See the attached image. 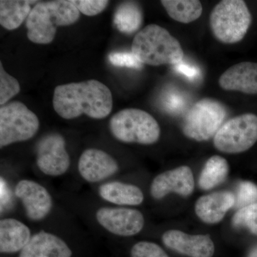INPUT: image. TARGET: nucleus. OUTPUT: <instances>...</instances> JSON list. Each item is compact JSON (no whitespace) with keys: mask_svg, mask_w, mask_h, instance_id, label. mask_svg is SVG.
Wrapping results in <instances>:
<instances>
[{"mask_svg":"<svg viewBox=\"0 0 257 257\" xmlns=\"http://www.w3.org/2000/svg\"><path fill=\"white\" fill-rule=\"evenodd\" d=\"M114 23L121 33L132 35L138 32L143 23L141 7L134 2L121 3L115 12Z\"/></svg>","mask_w":257,"mask_h":257,"instance_id":"nucleus-21","label":"nucleus"},{"mask_svg":"<svg viewBox=\"0 0 257 257\" xmlns=\"http://www.w3.org/2000/svg\"><path fill=\"white\" fill-rule=\"evenodd\" d=\"M167 248L189 257H212L214 244L209 235H190L179 230H170L162 235Z\"/></svg>","mask_w":257,"mask_h":257,"instance_id":"nucleus-14","label":"nucleus"},{"mask_svg":"<svg viewBox=\"0 0 257 257\" xmlns=\"http://www.w3.org/2000/svg\"><path fill=\"white\" fill-rule=\"evenodd\" d=\"M36 163L39 170L50 177H60L68 171L70 157L62 135L49 134L40 140L37 145Z\"/></svg>","mask_w":257,"mask_h":257,"instance_id":"nucleus-9","label":"nucleus"},{"mask_svg":"<svg viewBox=\"0 0 257 257\" xmlns=\"http://www.w3.org/2000/svg\"><path fill=\"white\" fill-rule=\"evenodd\" d=\"M132 52L144 64L176 65L183 61L180 43L168 30L160 25H149L135 36Z\"/></svg>","mask_w":257,"mask_h":257,"instance_id":"nucleus-3","label":"nucleus"},{"mask_svg":"<svg viewBox=\"0 0 257 257\" xmlns=\"http://www.w3.org/2000/svg\"><path fill=\"white\" fill-rule=\"evenodd\" d=\"M80 14L72 1L37 3L26 20L28 39L33 43L48 45L55 39L57 28L77 23Z\"/></svg>","mask_w":257,"mask_h":257,"instance_id":"nucleus-2","label":"nucleus"},{"mask_svg":"<svg viewBox=\"0 0 257 257\" xmlns=\"http://www.w3.org/2000/svg\"><path fill=\"white\" fill-rule=\"evenodd\" d=\"M72 255V250L62 238L42 230L32 236L19 257H71Z\"/></svg>","mask_w":257,"mask_h":257,"instance_id":"nucleus-16","label":"nucleus"},{"mask_svg":"<svg viewBox=\"0 0 257 257\" xmlns=\"http://www.w3.org/2000/svg\"><path fill=\"white\" fill-rule=\"evenodd\" d=\"M98 194L105 202L120 207L140 205L145 199L143 191L138 186L119 181L101 184Z\"/></svg>","mask_w":257,"mask_h":257,"instance_id":"nucleus-19","label":"nucleus"},{"mask_svg":"<svg viewBox=\"0 0 257 257\" xmlns=\"http://www.w3.org/2000/svg\"><path fill=\"white\" fill-rule=\"evenodd\" d=\"M251 23V13L242 0H223L214 7L209 17L213 35L226 45L241 41Z\"/></svg>","mask_w":257,"mask_h":257,"instance_id":"nucleus-4","label":"nucleus"},{"mask_svg":"<svg viewBox=\"0 0 257 257\" xmlns=\"http://www.w3.org/2000/svg\"><path fill=\"white\" fill-rule=\"evenodd\" d=\"M226 116L227 109L220 101L211 98L201 99L184 115L182 132L191 140L208 141L224 124Z\"/></svg>","mask_w":257,"mask_h":257,"instance_id":"nucleus-6","label":"nucleus"},{"mask_svg":"<svg viewBox=\"0 0 257 257\" xmlns=\"http://www.w3.org/2000/svg\"><path fill=\"white\" fill-rule=\"evenodd\" d=\"M31 230L23 221L15 218L0 221V251L13 253L21 251L32 238Z\"/></svg>","mask_w":257,"mask_h":257,"instance_id":"nucleus-18","label":"nucleus"},{"mask_svg":"<svg viewBox=\"0 0 257 257\" xmlns=\"http://www.w3.org/2000/svg\"><path fill=\"white\" fill-rule=\"evenodd\" d=\"M96 220L103 229L119 236L139 234L145 226L141 211L124 207H103L95 213Z\"/></svg>","mask_w":257,"mask_h":257,"instance_id":"nucleus-10","label":"nucleus"},{"mask_svg":"<svg viewBox=\"0 0 257 257\" xmlns=\"http://www.w3.org/2000/svg\"><path fill=\"white\" fill-rule=\"evenodd\" d=\"M219 84L224 90L257 94V63L243 62L231 66L221 74Z\"/></svg>","mask_w":257,"mask_h":257,"instance_id":"nucleus-15","label":"nucleus"},{"mask_svg":"<svg viewBox=\"0 0 257 257\" xmlns=\"http://www.w3.org/2000/svg\"><path fill=\"white\" fill-rule=\"evenodd\" d=\"M231 222L234 227L246 228L257 236V203L239 209Z\"/></svg>","mask_w":257,"mask_h":257,"instance_id":"nucleus-24","label":"nucleus"},{"mask_svg":"<svg viewBox=\"0 0 257 257\" xmlns=\"http://www.w3.org/2000/svg\"><path fill=\"white\" fill-rule=\"evenodd\" d=\"M109 130L118 141L145 145L156 143L161 134L160 125L151 114L134 108L116 113L109 121Z\"/></svg>","mask_w":257,"mask_h":257,"instance_id":"nucleus-5","label":"nucleus"},{"mask_svg":"<svg viewBox=\"0 0 257 257\" xmlns=\"http://www.w3.org/2000/svg\"><path fill=\"white\" fill-rule=\"evenodd\" d=\"M161 3L169 16L179 23H192L202 14V5L198 0H162Z\"/></svg>","mask_w":257,"mask_h":257,"instance_id":"nucleus-22","label":"nucleus"},{"mask_svg":"<svg viewBox=\"0 0 257 257\" xmlns=\"http://www.w3.org/2000/svg\"><path fill=\"white\" fill-rule=\"evenodd\" d=\"M132 257H170L157 243L143 241L135 243L131 249Z\"/></svg>","mask_w":257,"mask_h":257,"instance_id":"nucleus-27","label":"nucleus"},{"mask_svg":"<svg viewBox=\"0 0 257 257\" xmlns=\"http://www.w3.org/2000/svg\"><path fill=\"white\" fill-rule=\"evenodd\" d=\"M72 3L79 13L86 16L92 17L102 13L109 2L106 0H72Z\"/></svg>","mask_w":257,"mask_h":257,"instance_id":"nucleus-29","label":"nucleus"},{"mask_svg":"<svg viewBox=\"0 0 257 257\" xmlns=\"http://www.w3.org/2000/svg\"><path fill=\"white\" fill-rule=\"evenodd\" d=\"M194 179L192 171L187 166H182L157 175L152 181L150 194L160 200L170 193L188 197L194 192Z\"/></svg>","mask_w":257,"mask_h":257,"instance_id":"nucleus-13","label":"nucleus"},{"mask_svg":"<svg viewBox=\"0 0 257 257\" xmlns=\"http://www.w3.org/2000/svg\"><path fill=\"white\" fill-rule=\"evenodd\" d=\"M15 194L21 201L30 220H43L50 214L53 200L43 185L30 179H22L15 186Z\"/></svg>","mask_w":257,"mask_h":257,"instance_id":"nucleus-11","label":"nucleus"},{"mask_svg":"<svg viewBox=\"0 0 257 257\" xmlns=\"http://www.w3.org/2000/svg\"><path fill=\"white\" fill-rule=\"evenodd\" d=\"M119 168V164L114 157L99 149L84 150L78 161L79 175L91 184L98 183L112 177Z\"/></svg>","mask_w":257,"mask_h":257,"instance_id":"nucleus-12","label":"nucleus"},{"mask_svg":"<svg viewBox=\"0 0 257 257\" xmlns=\"http://www.w3.org/2000/svg\"><path fill=\"white\" fill-rule=\"evenodd\" d=\"M20 92V83L14 77L5 70L3 63H0V105L8 104Z\"/></svg>","mask_w":257,"mask_h":257,"instance_id":"nucleus-25","label":"nucleus"},{"mask_svg":"<svg viewBox=\"0 0 257 257\" xmlns=\"http://www.w3.org/2000/svg\"><path fill=\"white\" fill-rule=\"evenodd\" d=\"M257 142V116L246 113L224 123L214 138L216 150L226 154L247 151Z\"/></svg>","mask_w":257,"mask_h":257,"instance_id":"nucleus-8","label":"nucleus"},{"mask_svg":"<svg viewBox=\"0 0 257 257\" xmlns=\"http://www.w3.org/2000/svg\"><path fill=\"white\" fill-rule=\"evenodd\" d=\"M173 67L176 72L182 74L190 81L195 80L200 77V70L197 67L183 62V61Z\"/></svg>","mask_w":257,"mask_h":257,"instance_id":"nucleus-31","label":"nucleus"},{"mask_svg":"<svg viewBox=\"0 0 257 257\" xmlns=\"http://www.w3.org/2000/svg\"><path fill=\"white\" fill-rule=\"evenodd\" d=\"M40 121L21 101H13L0 108V147L28 141L35 136Z\"/></svg>","mask_w":257,"mask_h":257,"instance_id":"nucleus-7","label":"nucleus"},{"mask_svg":"<svg viewBox=\"0 0 257 257\" xmlns=\"http://www.w3.org/2000/svg\"><path fill=\"white\" fill-rule=\"evenodd\" d=\"M229 167L224 157L212 156L207 161L199 179V187L209 190L223 183L227 177Z\"/></svg>","mask_w":257,"mask_h":257,"instance_id":"nucleus-23","label":"nucleus"},{"mask_svg":"<svg viewBox=\"0 0 257 257\" xmlns=\"http://www.w3.org/2000/svg\"><path fill=\"white\" fill-rule=\"evenodd\" d=\"M247 257H257V246L250 251Z\"/></svg>","mask_w":257,"mask_h":257,"instance_id":"nucleus-32","label":"nucleus"},{"mask_svg":"<svg viewBox=\"0 0 257 257\" xmlns=\"http://www.w3.org/2000/svg\"><path fill=\"white\" fill-rule=\"evenodd\" d=\"M108 58L111 64L116 67L142 69L145 65L133 52H115L110 54Z\"/></svg>","mask_w":257,"mask_h":257,"instance_id":"nucleus-28","label":"nucleus"},{"mask_svg":"<svg viewBox=\"0 0 257 257\" xmlns=\"http://www.w3.org/2000/svg\"><path fill=\"white\" fill-rule=\"evenodd\" d=\"M37 1L31 0H1L0 24L8 30H14L27 20Z\"/></svg>","mask_w":257,"mask_h":257,"instance_id":"nucleus-20","label":"nucleus"},{"mask_svg":"<svg viewBox=\"0 0 257 257\" xmlns=\"http://www.w3.org/2000/svg\"><path fill=\"white\" fill-rule=\"evenodd\" d=\"M235 201L234 194L226 191L202 196L196 202V214L206 224H216L235 206Z\"/></svg>","mask_w":257,"mask_h":257,"instance_id":"nucleus-17","label":"nucleus"},{"mask_svg":"<svg viewBox=\"0 0 257 257\" xmlns=\"http://www.w3.org/2000/svg\"><path fill=\"white\" fill-rule=\"evenodd\" d=\"M235 199V206L239 209L257 203V186L251 182H240Z\"/></svg>","mask_w":257,"mask_h":257,"instance_id":"nucleus-26","label":"nucleus"},{"mask_svg":"<svg viewBox=\"0 0 257 257\" xmlns=\"http://www.w3.org/2000/svg\"><path fill=\"white\" fill-rule=\"evenodd\" d=\"M186 100L184 96L178 92H169L164 97L163 104L166 110L172 114H177L183 109Z\"/></svg>","mask_w":257,"mask_h":257,"instance_id":"nucleus-30","label":"nucleus"},{"mask_svg":"<svg viewBox=\"0 0 257 257\" xmlns=\"http://www.w3.org/2000/svg\"><path fill=\"white\" fill-rule=\"evenodd\" d=\"M110 89L95 79L57 86L54 91L53 107L64 119L84 114L94 119H104L112 110Z\"/></svg>","mask_w":257,"mask_h":257,"instance_id":"nucleus-1","label":"nucleus"}]
</instances>
